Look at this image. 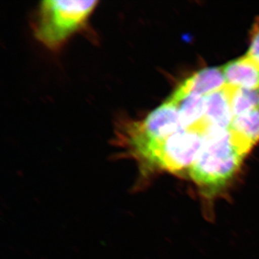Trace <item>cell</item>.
Listing matches in <instances>:
<instances>
[{
	"mask_svg": "<svg viewBox=\"0 0 259 259\" xmlns=\"http://www.w3.org/2000/svg\"><path fill=\"white\" fill-rule=\"evenodd\" d=\"M231 90V87L226 85L224 88L204 96V133L209 129L229 130L233 119Z\"/></svg>",
	"mask_w": 259,
	"mask_h": 259,
	"instance_id": "obj_5",
	"label": "cell"
},
{
	"mask_svg": "<svg viewBox=\"0 0 259 259\" xmlns=\"http://www.w3.org/2000/svg\"><path fill=\"white\" fill-rule=\"evenodd\" d=\"M226 85L222 67L206 68L199 70L181 83L168 99L176 102L190 94L206 96L224 88Z\"/></svg>",
	"mask_w": 259,
	"mask_h": 259,
	"instance_id": "obj_4",
	"label": "cell"
},
{
	"mask_svg": "<svg viewBox=\"0 0 259 259\" xmlns=\"http://www.w3.org/2000/svg\"><path fill=\"white\" fill-rule=\"evenodd\" d=\"M229 131L249 152L259 141V107L233 117Z\"/></svg>",
	"mask_w": 259,
	"mask_h": 259,
	"instance_id": "obj_7",
	"label": "cell"
},
{
	"mask_svg": "<svg viewBox=\"0 0 259 259\" xmlns=\"http://www.w3.org/2000/svg\"><path fill=\"white\" fill-rule=\"evenodd\" d=\"M97 1L46 0L37 9L34 35L42 46L58 51L84 28L96 9Z\"/></svg>",
	"mask_w": 259,
	"mask_h": 259,
	"instance_id": "obj_2",
	"label": "cell"
},
{
	"mask_svg": "<svg viewBox=\"0 0 259 259\" xmlns=\"http://www.w3.org/2000/svg\"><path fill=\"white\" fill-rule=\"evenodd\" d=\"M248 153L229 130H207L189 175L202 193L212 197L236 176Z\"/></svg>",
	"mask_w": 259,
	"mask_h": 259,
	"instance_id": "obj_1",
	"label": "cell"
},
{
	"mask_svg": "<svg viewBox=\"0 0 259 259\" xmlns=\"http://www.w3.org/2000/svg\"><path fill=\"white\" fill-rule=\"evenodd\" d=\"M172 102L178 109L180 122L184 129L198 130L204 133L202 122L205 106L204 96L190 94L182 97L178 101Z\"/></svg>",
	"mask_w": 259,
	"mask_h": 259,
	"instance_id": "obj_8",
	"label": "cell"
},
{
	"mask_svg": "<svg viewBox=\"0 0 259 259\" xmlns=\"http://www.w3.org/2000/svg\"><path fill=\"white\" fill-rule=\"evenodd\" d=\"M249 49L245 56L259 66V25L251 37Z\"/></svg>",
	"mask_w": 259,
	"mask_h": 259,
	"instance_id": "obj_10",
	"label": "cell"
},
{
	"mask_svg": "<svg viewBox=\"0 0 259 259\" xmlns=\"http://www.w3.org/2000/svg\"><path fill=\"white\" fill-rule=\"evenodd\" d=\"M231 104L233 117L258 107L259 90L231 87Z\"/></svg>",
	"mask_w": 259,
	"mask_h": 259,
	"instance_id": "obj_9",
	"label": "cell"
},
{
	"mask_svg": "<svg viewBox=\"0 0 259 259\" xmlns=\"http://www.w3.org/2000/svg\"><path fill=\"white\" fill-rule=\"evenodd\" d=\"M222 69L228 86L259 90V66L246 56L230 61Z\"/></svg>",
	"mask_w": 259,
	"mask_h": 259,
	"instance_id": "obj_6",
	"label": "cell"
},
{
	"mask_svg": "<svg viewBox=\"0 0 259 259\" xmlns=\"http://www.w3.org/2000/svg\"><path fill=\"white\" fill-rule=\"evenodd\" d=\"M204 133L183 129L145 150L134 158L143 176L156 171L189 173L203 141Z\"/></svg>",
	"mask_w": 259,
	"mask_h": 259,
	"instance_id": "obj_3",
	"label": "cell"
},
{
	"mask_svg": "<svg viewBox=\"0 0 259 259\" xmlns=\"http://www.w3.org/2000/svg\"><path fill=\"white\" fill-rule=\"evenodd\" d=\"M258 107H259V103H258Z\"/></svg>",
	"mask_w": 259,
	"mask_h": 259,
	"instance_id": "obj_11",
	"label": "cell"
}]
</instances>
